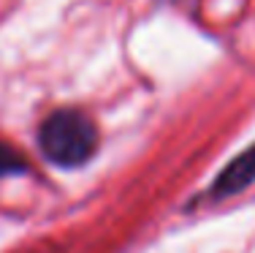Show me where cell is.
Returning <instances> with one entry per match:
<instances>
[{
  "mask_svg": "<svg viewBox=\"0 0 255 253\" xmlns=\"http://www.w3.org/2000/svg\"><path fill=\"white\" fill-rule=\"evenodd\" d=\"M38 147L54 166H84L98 150V128L79 109L52 112L38 128Z\"/></svg>",
  "mask_w": 255,
  "mask_h": 253,
  "instance_id": "6da1fadb",
  "label": "cell"
},
{
  "mask_svg": "<svg viewBox=\"0 0 255 253\" xmlns=\"http://www.w3.org/2000/svg\"><path fill=\"white\" fill-rule=\"evenodd\" d=\"M253 183H255V142L245 150V153L236 155V158L217 174V180L209 185V191H206V199L220 202V199L236 196L245 188H250Z\"/></svg>",
  "mask_w": 255,
  "mask_h": 253,
  "instance_id": "7a4b0ae2",
  "label": "cell"
},
{
  "mask_svg": "<svg viewBox=\"0 0 255 253\" xmlns=\"http://www.w3.org/2000/svg\"><path fill=\"white\" fill-rule=\"evenodd\" d=\"M27 161L22 153H16L8 142L0 139V177H11V174H25L27 172Z\"/></svg>",
  "mask_w": 255,
  "mask_h": 253,
  "instance_id": "3957f363",
  "label": "cell"
}]
</instances>
